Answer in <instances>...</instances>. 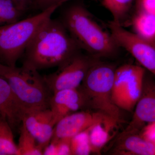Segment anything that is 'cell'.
Masks as SVG:
<instances>
[{"mask_svg": "<svg viewBox=\"0 0 155 155\" xmlns=\"http://www.w3.org/2000/svg\"><path fill=\"white\" fill-rule=\"evenodd\" d=\"M81 50L59 18H51L25 49L22 57V66L38 71L58 67Z\"/></svg>", "mask_w": 155, "mask_h": 155, "instance_id": "obj_1", "label": "cell"}, {"mask_svg": "<svg viewBox=\"0 0 155 155\" xmlns=\"http://www.w3.org/2000/svg\"><path fill=\"white\" fill-rule=\"evenodd\" d=\"M81 49L95 58H107L117 52L118 46L81 4H75L61 12L60 18Z\"/></svg>", "mask_w": 155, "mask_h": 155, "instance_id": "obj_2", "label": "cell"}, {"mask_svg": "<svg viewBox=\"0 0 155 155\" xmlns=\"http://www.w3.org/2000/svg\"><path fill=\"white\" fill-rule=\"evenodd\" d=\"M0 76L8 82L26 114L50 108L53 94L38 71L22 66L9 67L0 61Z\"/></svg>", "mask_w": 155, "mask_h": 155, "instance_id": "obj_3", "label": "cell"}, {"mask_svg": "<svg viewBox=\"0 0 155 155\" xmlns=\"http://www.w3.org/2000/svg\"><path fill=\"white\" fill-rule=\"evenodd\" d=\"M60 7L56 5L26 19L0 27V61L14 67L29 43Z\"/></svg>", "mask_w": 155, "mask_h": 155, "instance_id": "obj_4", "label": "cell"}, {"mask_svg": "<svg viewBox=\"0 0 155 155\" xmlns=\"http://www.w3.org/2000/svg\"><path fill=\"white\" fill-rule=\"evenodd\" d=\"M116 69L113 66L95 60L80 86L88 105L97 112L121 123L120 109L115 104L112 94Z\"/></svg>", "mask_w": 155, "mask_h": 155, "instance_id": "obj_5", "label": "cell"}, {"mask_svg": "<svg viewBox=\"0 0 155 155\" xmlns=\"http://www.w3.org/2000/svg\"><path fill=\"white\" fill-rule=\"evenodd\" d=\"M145 75L144 68L126 64L116 69L112 99L120 109L133 111L141 94Z\"/></svg>", "mask_w": 155, "mask_h": 155, "instance_id": "obj_6", "label": "cell"}, {"mask_svg": "<svg viewBox=\"0 0 155 155\" xmlns=\"http://www.w3.org/2000/svg\"><path fill=\"white\" fill-rule=\"evenodd\" d=\"M95 58L80 52L58 67L55 72L44 75L45 81L52 93L79 87Z\"/></svg>", "mask_w": 155, "mask_h": 155, "instance_id": "obj_7", "label": "cell"}, {"mask_svg": "<svg viewBox=\"0 0 155 155\" xmlns=\"http://www.w3.org/2000/svg\"><path fill=\"white\" fill-rule=\"evenodd\" d=\"M108 26L118 47L123 48L130 53L143 67L155 76V45L152 42L126 30L113 20L109 22Z\"/></svg>", "mask_w": 155, "mask_h": 155, "instance_id": "obj_8", "label": "cell"}, {"mask_svg": "<svg viewBox=\"0 0 155 155\" xmlns=\"http://www.w3.org/2000/svg\"><path fill=\"white\" fill-rule=\"evenodd\" d=\"M131 121L120 135L138 133L145 125L155 122V81L145 75L141 94Z\"/></svg>", "mask_w": 155, "mask_h": 155, "instance_id": "obj_9", "label": "cell"}, {"mask_svg": "<svg viewBox=\"0 0 155 155\" xmlns=\"http://www.w3.org/2000/svg\"><path fill=\"white\" fill-rule=\"evenodd\" d=\"M108 117L110 116L97 111H81L69 114L57 122L51 140L71 138Z\"/></svg>", "mask_w": 155, "mask_h": 155, "instance_id": "obj_10", "label": "cell"}, {"mask_svg": "<svg viewBox=\"0 0 155 155\" xmlns=\"http://www.w3.org/2000/svg\"><path fill=\"white\" fill-rule=\"evenodd\" d=\"M22 122L44 151L51 140L56 125L51 109L28 112Z\"/></svg>", "mask_w": 155, "mask_h": 155, "instance_id": "obj_11", "label": "cell"}, {"mask_svg": "<svg viewBox=\"0 0 155 155\" xmlns=\"http://www.w3.org/2000/svg\"><path fill=\"white\" fill-rule=\"evenodd\" d=\"M79 87L59 91L52 95L50 109L56 124L65 116L87 106L85 97Z\"/></svg>", "mask_w": 155, "mask_h": 155, "instance_id": "obj_12", "label": "cell"}, {"mask_svg": "<svg viewBox=\"0 0 155 155\" xmlns=\"http://www.w3.org/2000/svg\"><path fill=\"white\" fill-rule=\"evenodd\" d=\"M25 114L8 82L0 76V115L13 129L22 123Z\"/></svg>", "mask_w": 155, "mask_h": 155, "instance_id": "obj_13", "label": "cell"}, {"mask_svg": "<svg viewBox=\"0 0 155 155\" xmlns=\"http://www.w3.org/2000/svg\"><path fill=\"white\" fill-rule=\"evenodd\" d=\"M113 151L114 154L155 155L153 143L138 133L119 136Z\"/></svg>", "mask_w": 155, "mask_h": 155, "instance_id": "obj_14", "label": "cell"}, {"mask_svg": "<svg viewBox=\"0 0 155 155\" xmlns=\"http://www.w3.org/2000/svg\"><path fill=\"white\" fill-rule=\"evenodd\" d=\"M119 123L108 117L92 126L89 132V141L91 153H101L104 147L110 140L114 128Z\"/></svg>", "mask_w": 155, "mask_h": 155, "instance_id": "obj_15", "label": "cell"}, {"mask_svg": "<svg viewBox=\"0 0 155 155\" xmlns=\"http://www.w3.org/2000/svg\"><path fill=\"white\" fill-rule=\"evenodd\" d=\"M135 33L149 41H155V15L140 11L132 21Z\"/></svg>", "mask_w": 155, "mask_h": 155, "instance_id": "obj_16", "label": "cell"}, {"mask_svg": "<svg viewBox=\"0 0 155 155\" xmlns=\"http://www.w3.org/2000/svg\"><path fill=\"white\" fill-rule=\"evenodd\" d=\"M12 130L8 121L0 115V155H19Z\"/></svg>", "mask_w": 155, "mask_h": 155, "instance_id": "obj_17", "label": "cell"}, {"mask_svg": "<svg viewBox=\"0 0 155 155\" xmlns=\"http://www.w3.org/2000/svg\"><path fill=\"white\" fill-rule=\"evenodd\" d=\"M17 146L19 155H43V150L38 145L35 139L29 133L22 122Z\"/></svg>", "mask_w": 155, "mask_h": 155, "instance_id": "obj_18", "label": "cell"}, {"mask_svg": "<svg viewBox=\"0 0 155 155\" xmlns=\"http://www.w3.org/2000/svg\"><path fill=\"white\" fill-rule=\"evenodd\" d=\"M135 0H102L103 6L110 12L113 21L122 25Z\"/></svg>", "mask_w": 155, "mask_h": 155, "instance_id": "obj_19", "label": "cell"}, {"mask_svg": "<svg viewBox=\"0 0 155 155\" xmlns=\"http://www.w3.org/2000/svg\"><path fill=\"white\" fill-rule=\"evenodd\" d=\"M24 13L12 0H0V27L19 21Z\"/></svg>", "mask_w": 155, "mask_h": 155, "instance_id": "obj_20", "label": "cell"}, {"mask_svg": "<svg viewBox=\"0 0 155 155\" xmlns=\"http://www.w3.org/2000/svg\"><path fill=\"white\" fill-rule=\"evenodd\" d=\"M91 127L71 138L72 155H87L91 153L89 141V132Z\"/></svg>", "mask_w": 155, "mask_h": 155, "instance_id": "obj_21", "label": "cell"}, {"mask_svg": "<svg viewBox=\"0 0 155 155\" xmlns=\"http://www.w3.org/2000/svg\"><path fill=\"white\" fill-rule=\"evenodd\" d=\"M72 138V137H71ZM71 137L51 140L45 148L43 155H71Z\"/></svg>", "mask_w": 155, "mask_h": 155, "instance_id": "obj_22", "label": "cell"}, {"mask_svg": "<svg viewBox=\"0 0 155 155\" xmlns=\"http://www.w3.org/2000/svg\"><path fill=\"white\" fill-rule=\"evenodd\" d=\"M70 0H33L31 8L40 11L56 5L61 6Z\"/></svg>", "mask_w": 155, "mask_h": 155, "instance_id": "obj_23", "label": "cell"}, {"mask_svg": "<svg viewBox=\"0 0 155 155\" xmlns=\"http://www.w3.org/2000/svg\"><path fill=\"white\" fill-rule=\"evenodd\" d=\"M140 134L143 138L152 142H155V122L149 123L144 126Z\"/></svg>", "mask_w": 155, "mask_h": 155, "instance_id": "obj_24", "label": "cell"}, {"mask_svg": "<svg viewBox=\"0 0 155 155\" xmlns=\"http://www.w3.org/2000/svg\"><path fill=\"white\" fill-rule=\"evenodd\" d=\"M143 11L155 15V0H141L137 12Z\"/></svg>", "mask_w": 155, "mask_h": 155, "instance_id": "obj_25", "label": "cell"}, {"mask_svg": "<svg viewBox=\"0 0 155 155\" xmlns=\"http://www.w3.org/2000/svg\"><path fill=\"white\" fill-rule=\"evenodd\" d=\"M17 8L25 13L28 9L31 8L33 0H12Z\"/></svg>", "mask_w": 155, "mask_h": 155, "instance_id": "obj_26", "label": "cell"}, {"mask_svg": "<svg viewBox=\"0 0 155 155\" xmlns=\"http://www.w3.org/2000/svg\"><path fill=\"white\" fill-rule=\"evenodd\" d=\"M136 6L137 10L138 8L139 7L140 5L141 0H135Z\"/></svg>", "mask_w": 155, "mask_h": 155, "instance_id": "obj_27", "label": "cell"}, {"mask_svg": "<svg viewBox=\"0 0 155 155\" xmlns=\"http://www.w3.org/2000/svg\"><path fill=\"white\" fill-rule=\"evenodd\" d=\"M151 42H152L155 45V41H151Z\"/></svg>", "mask_w": 155, "mask_h": 155, "instance_id": "obj_28", "label": "cell"}, {"mask_svg": "<svg viewBox=\"0 0 155 155\" xmlns=\"http://www.w3.org/2000/svg\"><path fill=\"white\" fill-rule=\"evenodd\" d=\"M154 143V145H155V142H154V143Z\"/></svg>", "mask_w": 155, "mask_h": 155, "instance_id": "obj_29", "label": "cell"}]
</instances>
